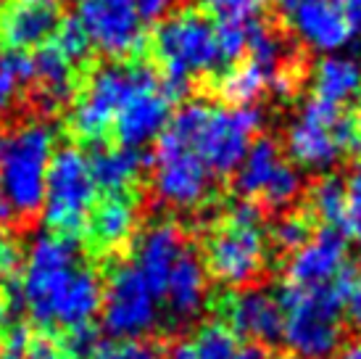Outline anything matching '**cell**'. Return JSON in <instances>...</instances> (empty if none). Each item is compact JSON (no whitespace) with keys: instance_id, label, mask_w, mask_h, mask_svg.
<instances>
[{"instance_id":"cell-1","label":"cell","mask_w":361,"mask_h":359,"mask_svg":"<svg viewBox=\"0 0 361 359\" xmlns=\"http://www.w3.org/2000/svg\"><path fill=\"white\" fill-rule=\"evenodd\" d=\"M169 124L190 138L211 175H232L251 143L259 138L264 114L256 106H211L192 100L171 114Z\"/></svg>"},{"instance_id":"cell-2","label":"cell","mask_w":361,"mask_h":359,"mask_svg":"<svg viewBox=\"0 0 361 359\" xmlns=\"http://www.w3.org/2000/svg\"><path fill=\"white\" fill-rule=\"evenodd\" d=\"M345 269V267H343ZM282 307L285 346L301 359H330L343 343L341 275L327 286H288L277 296Z\"/></svg>"},{"instance_id":"cell-3","label":"cell","mask_w":361,"mask_h":359,"mask_svg":"<svg viewBox=\"0 0 361 359\" xmlns=\"http://www.w3.org/2000/svg\"><path fill=\"white\" fill-rule=\"evenodd\" d=\"M153 56L177 95L190 82L211 77L224 66L216 40V24L195 8L171 11L156 24L151 37Z\"/></svg>"},{"instance_id":"cell-4","label":"cell","mask_w":361,"mask_h":359,"mask_svg":"<svg viewBox=\"0 0 361 359\" xmlns=\"http://www.w3.org/2000/svg\"><path fill=\"white\" fill-rule=\"evenodd\" d=\"M267 235L261 230V209L256 201L232 204L224 222L211 230L206 240L203 267L224 288H248L267 269Z\"/></svg>"},{"instance_id":"cell-5","label":"cell","mask_w":361,"mask_h":359,"mask_svg":"<svg viewBox=\"0 0 361 359\" xmlns=\"http://www.w3.org/2000/svg\"><path fill=\"white\" fill-rule=\"evenodd\" d=\"M53 153L56 132L45 122H24L0 132V193L13 214L40 211Z\"/></svg>"},{"instance_id":"cell-6","label":"cell","mask_w":361,"mask_h":359,"mask_svg":"<svg viewBox=\"0 0 361 359\" xmlns=\"http://www.w3.org/2000/svg\"><path fill=\"white\" fill-rule=\"evenodd\" d=\"M153 82H159V77L142 61L114 59L95 66L71 103L69 124L74 135L85 143H101L114 127L121 106Z\"/></svg>"},{"instance_id":"cell-7","label":"cell","mask_w":361,"mask_h":359,"mask_svg":"<svg viewBox=\"0 0 361 359\" xmlns=\"http://www.w3.org/2000/svg\"><path fill=\"white\" fill-rule=\"evenodd\" d=\"M80 243L77 235H63L56 230H42L30 240L21 259L19 293L30 317L51 328V317L63 290L69 288L80 267Z\"/></svg>"},{"instance_id":"cell-8","label":"cell","mask_w":361,"mask_h":359,"mask_svg":"<svg viewBox=\"0 0 361 359\" xmlns=\"http://www.w3.org/2000/svg\"><path fill=\"white\" fill-rule=\"evenodd\" d=\"M151 190L161 206L174 211H192L209 204L214 175L198 156L188 135L166 124L153 151Z\"/></svg>"},{"instance_id":"cell-9","label":"cell","mask_w":361,"mask_h":359,"mask_svg":"<svg viewBox=\"0 0 361 359\" xmlns=\"http://www.w3.org/2000/svg\"><path fill=\"white\" fill-rule=\"evenodd\" d=\"M95 199L98 185L90 172V156L77 146H63L56 151L48 167L40 206L48 230L77 235L87 225Z\"/></svg>"},{"instance_id":"cell-10","label":"cell","mask_w":361,"mask_h":359,"mask_svg":"<svg viewBox=\"0 0 361 359\" xmlns=\"http://www.w3.org/2000/svg\"><path fill=\"white\" fill-rule=\"evenodd\" d=\"M285 146L295 167L309 172H327L351 151L353 122L341 106L311 95L293 117L285 132Z\"/></svg>"},{"instance_id":"cell-11","label":"cell","mask_w":361,"mask_h":359,"mask_svg":"<svg viewBox=\"0 0 361 359\" xmlns=\"http://www.w3.org/2000/svg\"><path fill=\"white\" fill-rule=\"evenodd\" d=\"M103 330L111 339H148L161 325V296L132 261H119L103 283Z\"/></svg>"},{"instance_id":"cell-12","label":"cell","mask_w":361,"mask_h":359,"mask_svg":"<svg viewBox=\"0 0 361 359\" xmlns=\"http://www.w3.org/2000/svg\"><path fill=\"white\" fill-rule=\"evenodd\" d=\"M235 175V193L248 201H264L269 209H290L303 193L298 167L282 156L271 138H256L245 151Z\"/></svg>"},{"instance_id":"cell-13","label":"cell","mask_w":361,"mask_h":359,"mask_svg":"<svg viewBox=\"0 0 361 359\" xmlns=\"http://www.w3.org/2000/svg\"><path fill=\"white\" fill-rule=\"evenodd\" d=\"M74 19L92 48L109 59H132L148 45L135 0H74Z\"/></svg>"},{"instance_id":"cell-14","label":"cell","mask_w":361,"mask_h":359,"mask_svg":"<svg viewBox=\"0 0 361 359\" xmlns=\"http://www.w3.org/2000/svg\"><path fill=\"white\" fill-rule=\"evenodd\" d=\"M285 11L293 35L309 50L327 56L348 48L353 30L345 0H293Z\"/></svg>"},{"instance_id":"cell-15","label":"cell","mask_w":361,"mask_h":359,"mask_svg":"<svg viewBox=\"0 0 361 359\" xmlns=\"http://www.w3.org/2000/svg\"><path fill=\"white\" fill-rule=\"evenodd\" d=\"M221 322L251 343H277L282 336V307L264 288H235L219 299Z\"/></svg>"},{"instance_id":"cell-16","label":"cell","mask_w":361,"mask_h":359,"mask_svg":"<svg viewBox=\"0 0 361 359\" xmlns=\"http://www.w3.org/2000/svg\"><path fill=\"white\" fill-rule=\"evenodd\" d=\"M171 114H174V93L161 82H153L148 88L137 90L124 106L119 109L114 127L124 148L142 151L153 146L166 130Z\"/></svg>"},{"instance_id":"cell-17","label":"cell","mask_w":361,"mask_h":359,"mask_svg":"<svg viewBox=\"0 0 361 359\" xmlns=\"http://www.w3.org/2000/svg\"><path fill=\"white\" fill-rule=\"evenodd\" d=\"M348 264V238L341 228H322L311 233L301 249L288 254L285 280L288 286H327Z\"/></svg>"},{"instance_id":"cell-18","label":"cell","mask_w":361,"mask_h":359,"mask_svg":"<svg viewBox=\"0 0 361 359\" xmlns=\"http://www.w3.org/2000/svg\"><path fill=\"white\" fill-rule=\"evenodd\" d=\"M188 251V240L180 225L171 220H159L148 225L132 246V267L153 286L161 296L164 283L169 278L171 267L177 264L182 254Z\"/></svg>"},{"instance_id":"cell-19","label":"cell","mask_w":361,"mask_h":359,"mask_svg":"<svg viewBox=\"0 0 361 359\" xmlns=\"http://www.w3.org/2000/svg\"><path fill=\"white\" fill-rule=\"evenodd\" d=\"M140 209L137 201L127 193H109L103 201H95L87 217V240L95 254H111L124 249L137 235Z\"/></svg>"},{"instance_id":"cell-20","label":"cell","mask_w":361,"mask_h":359,"mask_svg":"<svg viewBox=\"0 0 361 359\" xmlns=\"http://www.w3.org/2000/svg\"><path fill=\"white\" fill-rule=\"evenodd\" d=\"M206 301H209V272L203 267L201 257L188 249L164 283L161 304H166V312L174 322H190L203 312Z\"/></svg>"},{"instance_id":"cell-21","label":"cell","mask_w":361,"mask_h":359,"mask_svg":"<svg viewBox=\"0 0 361 359\" xmlns=\"http://www.w3.org/2000/svg\"><path fill=\"white\" fill-rule=\"evenodd\" d=\"M59 11L42 3H21L13 0L0 11V42L6 50H37L51 42L53 32L59 27Z\"/></svg>"},{"instance_id":"cell-22","label":"cell","mask_w":361,"mask_h":359,"mask_svg":"<svg viewBox=\"0 0 361 359\" xmlns=\"http://www.w3.org/2000/svg\"><path fill=\"white\" fill-rule=\"evenodd\" d=\"M32 59V82L37 85L40 109L53 114L71 103L74 95V61H69L53 42H45L35 50Z\"/></svg>"},{"instance_id":"cell-23","label":"cell","mask_w":361,"mask_h":359,"mask_svg":"<svg viewBox=\"0 0 361 359\" xmlns=\"http://www.w3.org/2000/svg\"><path fill=\"white\" fill-rule=\"evenodd\" d=\"M311 90L314 98L345 109L361 95V61L343 50L322 56L311 71Z\"/></svg>"},{"instance_id":"cell-24","label":"cell","mask_w":361,"mask_h":359,"mask_svg":"<svg viewBox=\"0 0 361 359\" xmlns=\"http://www.w3.org/2000/svg\"><path fill=\"white\" fill-rule=\"evenodd\" d=\"M145 159L140 151L124 146H103L90 156V172L98 190L106 193H127L140 180Z\"/></svg>"},{"instance_id":"cell-25","label":"cell","mask_w":361,"mask_h":359,"mask_svg":"<svg viewBox=\"0 0 361 359\" xmlns=\"http://www.w3.org/2000/svg\"><path fill=\"white\" fill-rule=\"evenodd\" d=\"M271 88V74L264 66L253 64L251 59L232 64L219 82V93L227 103L235 106H251Z\"/></svg>"},{"instance_id":"cell-26","label":"cell","mask_w":361,"mask_h":359,"mask_svg":"<svg viewBox=\"0 0 361 359\" xmlns=\"http://www.w3.org/2000/svg\"><path fill=\"white\" fill-rule=\"evenodd\" d=\"M306 214L322 222L324 228H343L345 217V180L335 175H324L309 188L306 196Z\"/></svg>"},{"instance_id":"cell-27","label":"cell","mask_w":361,"mask_h":359,"mask_svg":"<svg viewBox=\"0 0 361 359\" xmlns=\"http://www.w3.org/2000/svg\"><path fill=\"white\" fill-rule=\"evenodd\" d=\"M32 82V59L19 50L0 53V114L11 111Z\"/></svg>"},{"instance_id":"cell-28","label":"cell","mask_w":361,"mask_h":359,"mask_svg":"<svg viewBox=\"0 0 361 359\" xmlns=\"http://www.w3.org/2000/svg\"><path fill=\"white\" fill-rule=\"evenodd\" d=\"M248 59L253 64H259L264 69L269 71L271 77L277 71L285 69V61H288V42L282 40L280 35L264 24H253L251 35H248Z\"/></svg>"},{"instance_id":"cell-29","label":"cell","mask_w":361,"mask_h":359,"mask_svg":"<svg viewBox=\"0 0 361 359\" xmlns=\"http://www.w3.org/2000/svg\"><path fill=\"white\" fill-rule=\"evenodd\" d=\"M190 346L195 359H232L238 351V336L221 319H209L192 333Z\"/></svg>"},{"instance_id":"cell-30","label":"cell","mask_w":361,"mask_h":359,"mask_svg":"<svg viewBox=\"0 0 361 359\" xmlns=\"http://www.w3.org/2000/svg\"><path fill=\"white\" fill-rule=\"evenodd\" d=\"M203 13L214 24H240L253 27L259 24L269 0H201Z\"/></svg>"},{"instance_id":"cell-31","label":"cell","mask_w":361,"mask_h":359,"mask_svg":"<svg viewBox=\"0 0 361 359\" xmlns=\"http://www.w3.org/2000/svg\"><path fill=\"white\" fill-rule=\"evenodd\" d=\"M309 214H298V211H285L280 220L271 225L269 240L274 243V249L282 254H290V251L301 249L303 243L311 238L314 225H311Z\"/></svg>"},{"instance_id":"cell-32","label":"cell","mask_w":361,"mask_h":359,"mask_svg":"<svg viewBox=\"0 0 361 359\" xmlns=\"http://www.w3.org/2000/svg\"><path fill=\"white\" fill-rule=\"evenodd\" d=\"M51 42L61 50V53H63V56H66V59L74 61V64L85 61L87 56H90V50H92L90 40H87V35H85V30L77 24V19H74V16L59 21V27H56V32H53Z\"/></svg>"},{"instance_id":"cell-33","label":"cell","mask_w":361,"mask_h":359,"mask_svg":"<svg viewBox=\"0 0 361 359\" xmlns=\"http://www.w3.org/2000/svg\"><path fill=\"white\" fill-rule=\"evenodd\" d=\"M98 359H161V351L148 339H106Z\"/></svg>"},{"instance_id":"cell-34","label":"cell","mask_w":361,"mask_h":359,"mask_svg":"<svg viewBox=\"0 0 361 359\" xmlns=\"http://www.w3.org/2000/svg\"><path fill=\"white\" fill-rule=\"evenodd\" d=\"M103 341L106 339H101V333L92 328V325L66 330L63 354H66V359H98Z\"/></svg>"},{"instance_id":"cell-35","label":"cell","mask_w":361,"mask_h":359,"mask_svg":"<svg viewBox=\"0 0 361 359\" xmlns=\"http://www.w3.org/2000/svg\"><path fill=\"white\" fill-rule=\"evenodd\" d=\"M345 238H353L361 246V164L345 180V217H343Z\"/></svg>"},{"instance_id":"cell-36","label":"cell","mask_w":361,"mask_h":359,"mask_svg":"<svg viewBox=\"0 0 361 359\" xmlns=\"http://www.w3.org/2000/svg\"><path fill=\"white\" fill-rule=\"evenodd\" d=\"M341 286H343V314L361 333V269L356 264H351V261L345 264V269L341 272Z\"/></svg>"},{"instance_id":"cell-37","label":"cell","mask_w":361,"mask_h":359,"mask_svg":"<svg viewBox=\"0 0 361 359\" xmlns=\"http://www.w3.org/2000/svg\"><path fill=\"white\" fill-rule=\"evenodd\" d=\"M251 27L240 24H216V40H219L221 64H238L248 50Z\"/></svg>"},{"instance_id":"cell-38","label":"cell","mask_w":361,"mask_h":359,"mask_svg":"<svg viewBox=\"0 0 361 359\" xmlns=\"http://www.w3.org/2000/svg\"><path fill=\"white\" fill-rule=\"evenodd\" d=\"M21 259H24V249L19 238L0 228V288L8 286L13 275L21 269Z\"/></svg>"},{"instance_id":"cell-39","label":"cell","mask_w":361,"mask_h":359,"mask_svg":"<svg viewBox=\"0 0 361 359\" xmlns=\"http://www.w3.org/2000/svg\"><path fill=\"white\" fill-rule=\"evenodd\" d=\"M32 336L30 328L24 322H13L8 328H3L0 336V359H27Z\"/></svg>"},{"instance_id":"cell-40","label":"cell","mask_w":361,"mask_h":359,"mask_svg":"<svg viewBox=\"0 0 361 359\" xmlns=\"http://www.w3.org/2000/svg\"><path fill=\"white\" fill-rule=\"evenodd\" d=\"M180 0H135V6L140 11L142 21H161L166 13L177 8Z\"/></svg>"},{"instance_id":"cell-41","label":"cell","mask_w":361,"mask_h":359,"mask_svg":"<svg viewBox=\"0 0 361 359\" xmlns=\"http://www.w3.org/2000/svg\"><path fill=\"white\" fill-rule=\"evenodd\" d=\"M27 359H66L63 349L53 339H35L30 343V351H27Z\"/></svg>"},{"instance_id":"cell-42","label":"cell","mask_w":361,"mask_h":359,"mask_svg":"<svg viewBox=\"0 0 361 359\" xmlns=\"http://www.w3.org/2000/svg\"><path fill=\"white\" fill-rule=\"evenodd\" d=\"M161 359H195V354H192L190 341H171L169 346L164 349Z\"/></svg>"},{"instance_id":"cell-43","label":"cell","mask_w":361,"mask_h":359,"mask_svg":"<svg viewBox=\"0 0 361 359\" xmlns=\"http://www.w3.org/2000/svg\"><path fill=\"white\" fill-rule=\"evenodd\" d=\"M232 359H269L267 349L259 346V343H245V346H238V351L232 354Z\"/></svg>"},{"instance_id":"cell-44","label":"cell","mask_w":361,"mask_h":359,"mask_svg":"<svg viewBox=\"0 0 361 359\" xmlns=\"http://www.w3.org/2000/svg\"><path fill=\"white\" fill-rule=\"evenodd\" d=\"M345 8H348L353 35H361V0H345Z\"/></svg>"},{"instance_id":"cell-45","label":"cell","mask_w":361,"mask_h":359,"mask_svg":"<svg viewBox=\"0 0 361 359\" xmlns=\"http://www.w3.org/2000/svg\"><path fill=\"white\" fill-rule=\"evenodd\" d=\"M341 359H361V336L359 339H353L351 343H345L343 351H338Z\"/></svg>"},{"instance_id":"cell-46","label":"cell","mask_w":361,"mask_h":359,"mask_svg":"<svg viewBox=\"0 0 361 359\" xmlns=\"http://www.w3.org/2000/svg\"><path fill=\"white\" fill-rule=\"evenodd\" d=\"M11 217H13V209H11L8 201L3 199V193H0V228H3V225H8Z\"/></svg>"},{"instance_id":"cell-47","label":"cell","mask_w":361,"mask_h":359,"mask_svg":"<svg viewBox=\"0 0 361 359\" xmlns=\"http://www.w3.org/2000/svg\"><path fill=\"white\" fill-rule=\"evenodd\" d=\"M353 143L361 148V114H359V119L353 122Z\"/></svg>"},{"instance_id":"cell-48","label":"cell","mask_w":361,"mask_h":359,"mask_svg":"<svg viewBox=\"0 0 361 359\" xmlns=\"http://www.w3.org/2000/svg\"><path fill=\"white\" fill-rule=\"evenodd\" d=\"M21 3H42V6H53L56 0H21Z\"/></svg>"},{"instance_id":"cell-49","label":"cell","mask_w":361,"mask_h":359,"mask_svg":"<svg viewBox=\"0 0 361 359\" xmlns=\"http://www.w3.org/2000/svg\"><path fill=\"white\" fill-rule=\"evenodd\" d=\"M277 3H280V6H282V8H288V6H290V3H293V0H277Z\"/></svg>"},{"instance_id":"cell-50","label":"cell","mask_w":361,"mask_h":359,"mask_svg":"<svg viewBox=\"0 0 361 359\" xmlns=\"http://www.w3.org/2000/svg\"><path fill=\"white\" fill-rule=\"evenodd\" d=\"M277 359H301V357H295V354H288V357H277Z\"/></svg>"}]
</instances>
